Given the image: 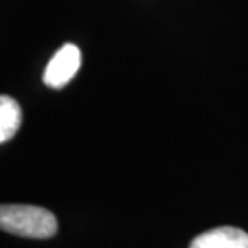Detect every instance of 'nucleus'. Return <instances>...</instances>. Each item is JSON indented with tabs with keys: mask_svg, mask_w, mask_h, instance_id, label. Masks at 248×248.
<instances>
[{
	"mask_svg": "<svg viewBox=\"0 0 248 248\" xmlns=\"http://www.w3.org/2000/svg\"><path fill=\"white\" fill-rule=\"evenodd\" d=\"M0 230L17 237L50 239L57 233V219L50 210L26 204L0 206Z\"/></svg>",
	"mask_w": 248,
	"mask_h": 248,
	"instance_id": "obj_1",
	"label": "nucleus"
},
{
	"mask_svg": "<svg viewBox=\"0 0 248 248\" xmlns=\"http://www.w3.org/2000/svg\"><path fill=\"white\" fill-rule=\"evenodd\" d=\"M79 66L81 50L76 45L66 43L53 53V57L50 59L45 74H43V81L50 89H62L64 85H68L74 79Z\"/></svg>",
	"mask_w": 248,
	"mask_h": 248,
	"instance_id": "obj_2",
	"label": "nucleus"
},
{
	"mask_svg": "<svg viewBox=\"0 0 248 248\" xmlns=\"http://www.w3.org/2000/svg\"><path fill=\"white\" fill-rule=\"evenodd\" d=\"M189 248H248V233L233 226H221L197 235Z\"/></svg>",
	"mask_w": 248,
	"mask_h": 248,
	"instance_id": "obj_3",
	"label": "nucleus"
},
{
	"mask_svg": "<svg viewBox=\"0 0 248 248\" xmlns=\"http://www.w3.org/2000/svg\"><path fill=\"white\" fill-rule=\"evenodd\" d=\"M22 124V110L17 99L0 96V143L9 142Z\"/></svg>",
	"mask_w": 248,
	"mask_h": 248,
	"instance_id": "obj_4",
	"label": "nucleus"
}]
</instances>
